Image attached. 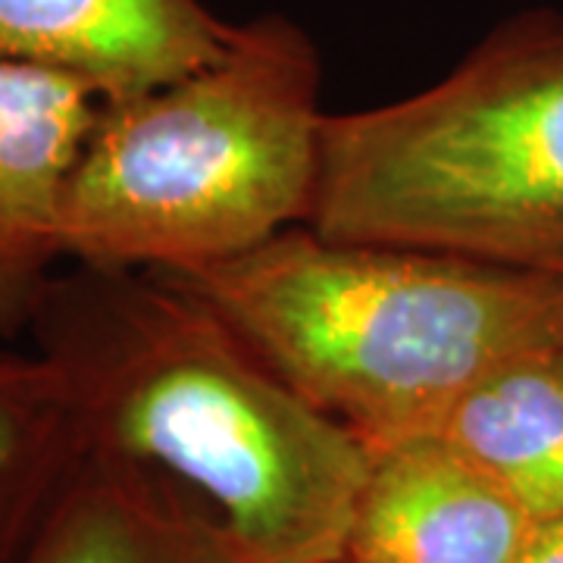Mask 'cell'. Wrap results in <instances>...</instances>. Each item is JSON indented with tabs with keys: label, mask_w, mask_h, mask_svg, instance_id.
I'll list each match as a JSON object with an SVG mask.
<instances>
[{
	"label": "cell",
	"mask_w": 563,
	"mask_h": 563,
	"mask_svg": "<svg viewBox=\"0 0 563 563\" xmlns=\"http://www.w3.org/2000/svg\"><path fill=\"white\" fill-rule=\"evenodd\" d=\"M32 320L91 451L201 507L247 563H344L373 451L188 288L73 263Z\"/></svg>",
	"instance_id": "cell-1"
},
{
	"label": "cell",
	"mask_w": 563,
	"mask_h": 563,
	"mask_svg": "<svg viewBox=\"0 0 563 563\" xmlns=\"http://www.w3.org/2000/svg\"><path fill=\"white\" fill-rule=\"evenodd\" d=\"M369 451L435 435L492 373L563 344V276L285 229L163 273Z\"/></svg>",
	"instance_id": "cell-2"
},
{
	"label": "cell",
	"mask_w": 563,
	"mask_h": 563,
	"mask_svg": "<svg viewBox=\"0 0 563 563\" xmlns=\"http://www.w3.org/2000/svg\"><path fill=\"white\" fill-rule=\"evenodd\" d=\"M320 54L282 13L210 63L103 101L63 198L66 261L188 273L307 225L322 161Z\"/></svg>",
	"instance_id": "cell-3"
},
{
	"label": "cell",
	"mask_w": 563,
	"mask_h": 563,
	"mask_svg": "<svg viewBox=\"0 0 563 563\" xmlns=\"http://www.w3.org/2000/svg\"><path fill=\"white\" fill-rule=\"evenodd\" d=\"M307 225L563 276V10L504 20L417 95L325 113Z\"/></svg>",
	"instance_id": "cell-4"
},
{
	"label": "cell",
	"mask_w": 563,
	"mask_h": 563,
	"mask_svg": "<svg viewBox=\"0 0 563 563\" xmlns=\"http://www.w3.org/2000/svg\"><path fill=\"white\" fill-rule=\"evenodd\" d=\"M101 107L69 73L0 60V339L32 329L66 261L63 198Z\"/></svg>",
	"instance_id": "cell-5"
},
{
	"label": "cell",
	"mask_w": 563,
	"mask_h": 563,
	"mask_svg": "<svg viewBox=\"0 0 563 563\" xmlns=\"http://www.w3.org/2000/svg\"><path fill=\"white\" fill-rule=\"evenodd\" d=\"M536 520L454 444L373 451L344 563H520Z\"/></svg>",
	"instance_id": "cell-6"
},
{
	"label": "cell",
	"mask_w": 563,
	"mask_h": 563,
	"mask_svg": "<svg viewBox=\"0 0 563 563\" xmlns=\"http://www.w3.org/2000/svg\"><path fill=\"white\" fill-rule=\"evenodd\" d=\"M232 35L203 0H0V60L69 73L103 101L179 79Z\"/></svg>",
	"instance_id": "cell-7"
},
{
	"label": "cell",
	"mask_w": 563,
	"mask_h": 563,
	"mask_svg": "<svg viewBox=\"0 0 563 563\" xmlns=\"http://www.w3.org/2000/svg\"><path fill=\"white\" fill-rule=\"evenodd\" d=\"M16 563H247L222 526L161 476L85 454Z\"/></svg>",
	"instance_id": "cell-8"
},
{
	"label": "cell",
	"mask_w": 563,
	"mask_h": 563,
	"mask_svg": "<svg viewBox=\"0 0 563 563\" xmlns=\"http://www.w3.org/2000/svg\"><path fill=\"white\" fill-rule=\"evenodd\" d=\"M435 435L488 473L536 523L563 520V344L492 373Z\"/></svg>",
	"instance_id": "cell-9"
},
{
	"label": "cell",
	"mask_w": 563,
	"mask_h": 563,
	"mask_svg": "<svg viewBox=\"0 0 563 563\" xmlns=\"http://www.w3.org/2000/svg\"><path fill=\"white\" fill-rule=\"evenodd\" d=\"M63 369L44 354H0V563H16L88 454Z\"/></svg>",
	"instance_id": "cell-10"
},
{
	"label": "cell",
	"mask_w": 563,
	"mask_h": 563,
	"mask_svg": "<svg viewBox=\"0 0 563 563\" xmlns=\"http://www.w3.org/2000/svg\"><path fill=\"white\" fill-rule=\"evenodd\" d=\"M520 563H563V520L536 523Z\"/></svg>",
	"instance_id": "cell-11"
}]
</instances>
